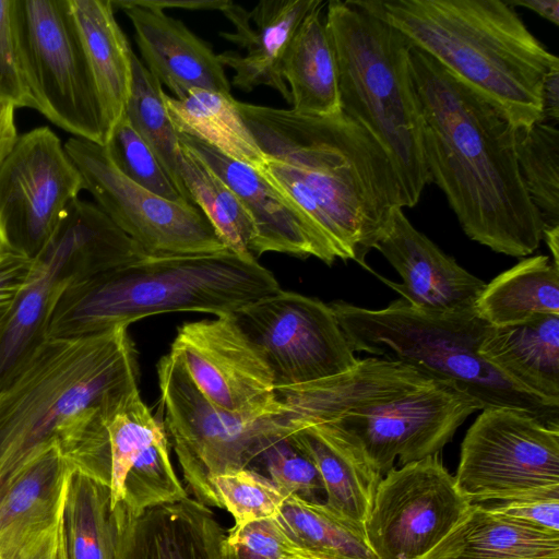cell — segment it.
I'll return each instance as SVG.
<instances>
[{"label":"cell","instance_id":"5b68a950","mask_svg":"<svg viewBox=\"0 0 559 559\" xmlns=\"http://www.w3.org/2000/svg\"><path fill=\"white\" fill-rule=\"evenodd\" d=\"M139 385L128 326L47 337L0 391V484L80 413Z\"/></svg>","mask_w":559,"mask_h":559},{"label":"cell","instance_id":"f6af8a7d","mask_svg":"<svg viewBox=\"0 0 559 559\" xmlns=\"http://www.w3.org/2000/svg\"><path fill=\"white\" fill-rule=\"evenodd\" d=\"M542 105L544 120L559 119V68L549 71L543 82Z\"/></svg>","mask_w":559,"mask_h":559},{"label":"cell","instance_id":"7bdbcfd3","mask_svg":"<svg viewBox=\"0 0 559 559\" xmlns=\"http://www.w3.org/2000/svg\"><path fill=\"white\" fill-rule=\"evenodd\" d=\"M34 260L0 250V330L26 285Z\"/></svg>","mask_w":559,"mask_h":559},{"label":"cell","instance_id":"ac0fdd59","mask_svg":"<svg viewBox=\"0 0 559 559\" xmlns=\"http://www.w3.org/2000/svg\"><path fill=\"white\" fill-rule=\"evenodd\" d=\"M218 409L261 414L276 401L273 374L231 313L182 324L169 352Z\"/></svg>","mask_w":559,"mask_h":559},{"label":"cell","instance_id":"7402d4cb","mask_svg":"<svg viewBox=\"0 0 559 559\" xmlns=\"http://www.w3.org/2000/svg\"><path fill=\"white\" fill-rule=\"evenodd\" d=\"M130 20L142 62L181 99L194 88L230 94L225 67L211 46L180 20L140 0H111Z\"/></svg>","mask_w":559,"mask_h":559},{"label":"cell","instance_id":"d590c367","mask_svg":"<svg viewBox=\"0 0 559 559\" xmlns=\"http://www.w3.org/2000/svg\"><path fill=\"white\" fill-rule=\"evenodd\" d=\"M515 154L525 190L545 226L559 225V131L546 121L514 128Z\"/></svg>","mask_w":559,"mask_h":559},{"label":"cell","instance_id":"681fc988","mask_svg":"<svg viewBox=\"0 0 559 559\" xmlns=\"http://www.w3.org/2000/svg\"><path fill=\"white\" fill-rule=\"evenodd\" d=\"M543 239L551 252L552 262L559 266V225L544 226Z\"/></svg>","mask_w":559,"mask_h":559},{"label":"cell","instance_id":"9c48e42d","mask_svg":"<svg viewBox=\"0 0 559 559\" xmlns=\"http://www.w3.org/2000/svg\"><path fill=\"white\" fill-rule=\"evenodd\" d=\"M166 432L138 385L73 417L59 430L57 443L73 467L108 487L111 509L120 503L136 515L189 497L173 466Z\"/></svg>","mask_w":559,"mask_h":559},{"label":"cell","instance_id":"d4e9b609","mask_svg":"<svg viewBox=\"0 0 559 559\" xmlns=\"http://www.w3.org/2000/svg\"><path fill=\"white\" fill-rule=\"evenodd\" d=\"M69 2L96 86L107 142L124 116L134 52L115 17L111 0Z\"/></svg>","mask_w":559,"mask_h":559},{"label":"cell","instance_id":"52a82bcc","mask_svg":"<svg viewBox=\"0 0 559 559\" xmlns=\"http://www.w3.org/2000/svg\"><path fill=\"white\" fill-rule=\"evenodd\" d=\"M329 306L354 353L411 366L467 394L481 409H520L559 425V405L527 392L479 354L481 342L493 326L475 308L435 312L404 298L376 310L342 300Z\"/></svg>","mask_w":559,"mask_h":559},{"label":"cell","instance_id":"1f68e13d","mask_svg":"<svg viewBox=\"0 0 559 559\" xmlns=\"http://www.w3.org/2000/svg\"><path fill=\"white\" fill-rule=\"evenodd\" d=\"M67 559H114L116 525L108 487L71 467L62 509Z\"/></svg>","mask_w":559,"mask_h":559},{"label":"cell","instance_id":"816d5d0a","mask_svg":"<svg viewBox=\"0 0 559 559\" xmlns=\"http://www.w3.org/2000/svg\"><path fill=\"white\" fill-rule=\"evenodd\" d=\"M296 559H321V558H318V557L311 556L309 554H306L304 551H300L298 554V556L296 557Z\"/></svg>","mask_w":559,"mask_h":559},{"label":"cell","instance_id":"9a60e30c","mask_svg":"<svg viewBox=\"0 0 559 559\" xmlns=\"http://www.w3.org/2000/svg\"><path fill=\"white\" fill-rule=\"evenodd\" d=\"M83 189L80 170L50 128L19 135L0 164V250L35 260Z\"/></svg>","mask_w":559,"mask_h":559},{"label":"cell","instance_id":"8992f818","mask_svg":"<svg viewBox=\"0 0 559 559\" xmlns=\"http://www.w3.org/2000/svg\"><path fill=\"white\" fill-rule=\"evenodd\" d=\"M342 112L362 126L388 153L405 207L429 183L423 116L412 70L409 40L354 0L326 2Z\"/></svg>","mask_w":559,"mask_h":559},{"label":"cell","instance_id":"83f0119b","mask_svg":"<svg viewBox=\"0 0 559 559\" xmlns=\"http://www.w3.org/2000/svg\"><path fill=\"white\" fill-rule=\"evenodd\" d=\"M289 439L316 465L324 487V503L364 527L382 475L359 450L322 424L306 427Z\"/></svg>","mask_w":559,"mask_h":559},{"label":"cell","instance_id":"44dd1931","mask_svg":"<svg viewBox=\"0 0 559 559\" xmlns=\"http://www.w3.org/2000/svg\"><path fill=\"white\" fill-rule=\"evenodd\" d=\"M114 559H228L227 532L215 513L192 498L134 515L114 509Z\"/></svg>","mask_w":559,"mask_h":559},{"label":"cell","instance_id":"e0dca14e","mask_svg":"<svg viewBox=\"0 0 559 559\" xmlns=\"http://www.w3.org/2000/svg\"><path fill=\"white\" fill-rule=\"evenodd\" d=\"M481 406L455 388L435 382L395 400L322 423L359 450L383 476L394 467L438 454Z\"/></svg>","mask_w":559,"mask_h":559},{"label":"cell","instance_id":"bcb514c9","mask_svg":"<svg viewBox=\"0 0 559 559\" xmlns=\"http://www.w3.org/2000/svg\"><path fill=\"white\" fill-rule=\"evenodd\" d=\"M15 107L0 103V164L14 146L19 134L15 126Z\"/></svg>","mask_w":559,"mask_h":559},{"label":"cell","instance_id":"603a6c76","mask_svg":"<svg viewBox=\"0 0 559 559\" xmlns=\"http://www.w3.org/2000/svg\"><path fill=\"white\" fill-rule=\"evenodd\" d=\"M321 0H263L248 11L234 1L221 10L234 25V32L221 36L240 49L218 55L225 68L234 70L230 85L251 92L264 85L275 90L288 104L290 93L282 74L283 59L306 15Z\"/></svg>","mask_w":559,"mask_h":559},{"label":"cell","instance_id":"6da1fadb","mask_svg":"<svg viewBox=\"0 0 559 559\" xmlns=\"http://www.w3.org/2000/svg\"><path fill=\"white\" fill-rule=\"evenodd\" d=\"M266 162L258 170L311 221L337 259L366 265L396 209L395 168L380 143L341 112L313 117L237 100Z\"/></svg>","mask_w":559,"mask_h":559},{"label":"cell","instance_id":"2e32d148","mask_svg":"<svg viewBox=\"0 0 559 559\" xmlns=\"http://www.w3.org/2000/svg\"><path fill=\"white\" fill-rule=\"evenodd\" d=\"M471 507L440 453L393 467L377 486L364 525L367 544L376 559H420Z\"/></svg>","mask_w":559,"mask_h":559},{"label":"cell","instance_id":"d6a6232c","mask_svg":"<svg viewBox=\"0 0 559 559\" xmlns=\"http://www.w3.org/2000/svg\"><path fill=\"white\" fill-rule=\"evenodd\" d=\"M276 519L306 554L321 559H376L364 527L324 502L289 496Z\"/></svg>","mask_w":559,"mask_h":559},{"label":"cell","instance_id":"4316f807","mask_svg":"<svg viewBox=\"0 0 559 559\" xmlns=\"http://www.w3.org/2000/svg\"><path fill=\"white\" fill-rule=\"evenodd\" d=\"M420 559H559V533L472 504L451 532Z\"/></svg>","mask_w":559,"mask_h":559},{"label":"cell","instance_id":"b9f144b4","mask_svg":"<svg viewBox=\"0 0 559 559\" xmlns=\"http://www.w3.org/2000/svg\"><path fill=\"white\" fill-rule=\"evenodd\" d=\"M483 506L525 525L559 533V499L511 501Z\"/></svg>","mask_w":559,"mask_h":559},{"label":"cell","instance_id":"cb8c5ba5","mask_svg":"<svg viewBox=\"0 0 559 559\" xmlns=\"http://www.w3.org/2000/svg\"><path fill=\"white\" fill-rule=\"evenodd\" d=\"M71 467L59 444L52 443L0 484V559L61 520Z\"/></svg>","mask_w":559,"mask_h":559},{"label":"cell","instance_id":"5bb4252c","mask_svg":"<svg viewBox=\"0 0 559 559\" xmlns=\"http://www.w3.org/2000/svg\"><path fill=\"white\" fill-rule=\"evenodd\" d=\"M231 316L263 356L275 388L334 377L360 360L329 304L317 298L281 289Z\"/></svg>","mask_w":559,"mask_h":559},{"label":"cell","instance_id":"8d00e7d4","mask_svg":"<svg viewBox=\"0 0 559 559\" xmlns=\"http://www.w3.org/2000/svg\"><path fill=\"white\" fill-rule=\"evenodd\" d=\"M221 509H226L235 525L276 518L287 498L267 477L252 468L218 474L211 479Z\"/></svg>","mask_w":559,"mask_h":559},{"label":"cell","instance_id":"f907efd6","mask_svg":"<svg viewBox=\"0 0 559 559\" xmlns=\"http://www.w3.org/2000/svg\"><path fill=\"white\" fill-rule=\"evenodd\" d=\"M228 543V542H227ZM228 559H264L246 549L228 544Z\"/></svg>","mask_w":559,"mask_h":559},{"label":"cell","instance_id":"30bf717a","mask_svg":"<svg viewBox=\"0 0 559 559\" xmlns=\"http://www.w3.org/2000/svg\"><path fill=\"white\" fill-rule=\"evenodd\" d=\"M143 257L96 204L74 200L34 260L31 276L0 330V391L47 338L51 312L71 284Z\"/></svg>","mask_w":559,"mask_h":559},{"label":"cell","instance_id":"836d02e7","mask_svg":"<svg viewBox=\"0 0 559 559\" xmlns=\"http://www.w3.org/2000/svg\"><path fill=\"white\" fill-rule=\"evenodd\" d=\"M180 145L181 179L192 204L205 215L227 249L245 260L258 261L250 253L253 223L237 195L197 153Z\"/></svg>","mask_w":559,"mask_h":559},{"label":"cell","instance_id":"e575fe53","mask_svg":"<svg viewBox=\"0 0 559 559\" xmlns=\"http://www.w3.org/2000/svg\"><path fill=\"white\" fill-rule=\"evenodd\" d=\"M164 93L158 80L133 53L132 85L124 117L155 154L181 197L192 204L181 179V145L166 110Z\"/></svg>","mask_w":559,"mask_h":559},{"label":"cell","instance_id":"f1b7e54d","mask_svg":"<svg viewBox=\"0 0 559 559\" xmlns=\"http://www.w3.org/2000/svg\"><path fill=\"white\" fill-rule=\"evenodd\" d=\"M320 1L302 20L283 59L282 74L292 97V110L331 117L342 112L336 62Z\"/></svg>","mask_w":559,"mask_h":559},{"label":"cell","instance_id":"8fae6325","mask_svg":"<svg viewBox=\"0 0 559 559\" xmlns=\"http://www.w3.org/2000/svg\"><path fill=\"white\" fill-rule=\"evenodd\" d=\"M454 475L472 504L559 499V425L524 411L481 409Z\"/></svg>","mask_w":559,"mask_h":559},{"label":"cell","instance_id":"60d3db41","mask_svg":"<svg viewBox=\"0 0 559 559\" xmlns=\"http://www.w3.org/2000/svg\"><path fill=\"white\" fill-rule=\"evenodd\" d=\"M227 542L264 559H296L301 551L276 518L235 525L227 532Z\"/></svg>","mask_w":559,"mask_h":559},{"label":"cell","instance_id":"4fadbf2b","mask_svg":"<svg viewBox=\"0 0 559 559\" xmlns=\"http://www.w3.org/2000/svg\"><path fill=\"white\" fill-rule=\"evenodd\" d=\"M64 150L97 206L147 257L227 250L205 215L192 204L166 200L126 177L103 145L70 138Z\"/></svg>","mask_w":559,"mask_h":559},{"label":"cell","instance_id":"f35d334b","mask_svg":"<svg viewBox=\"0 0 559 559\" xmlns=\"http://www.w3.org/2000/svg\"><path fill=\"white\" fill-rule=\"evenodd\" d=\"M264 465L267 477L286 496L324 502V487L320 474L310 457L289 439L267 448L258 460Z\"/></svg>","mask_w":559,"mask_h":559},{"label":"cell","instance_id":"7dc6e473","mask_svg":"<svg viewBox=\"0 0 559 559\" xmlns=\"http://www.w3.org/2000/svg\"><path fill=\"white\" fill-rule=\"evenodd\" d=\"M142 3L165 10L178 8L185 10H218L221 11L228 0H140Z\"/></svg>","mask_w":559,"mask_h":559},{"label":"cell","instance_id":"4dcf8cb0","mask_svg":"<svg viewBox=\"0 0 559 559\" xmlns=\"http://www.w3.org/2000/svg\"><path fill=\"white\" fill-rule=\"evenodd\" d=\"M475 311L493 328L559 316V266L547 255L523 259L486 284Z\"/></svg>","mask_w":559,"mask_h":559},{"label":"cell","instance_id":"c3c4849f","mask_svg":"<svg viewBox=\"0 0 559 559\" xmlns=\"http://www.w3.org/2000/svg\"><path fill=\"white\" fill-rule=\"evenodd\" d=\"M509 5L528 9L554 25H559V0H512Z\"/></svg>","mask_w":559,"mask_h":559},{"label":"cell","instance_id":"f546056e","mask_svg":"<svg viewBox=\"0 0 559 559\" xmlns=\"http://www.w3.org/2000/svg\"><path fill=\"white\" fill-rule=\"evenodd\" d=\"M163 100L178 133L257 169L266 162L231 94L194 88L181 99L164 93Z\"/></svg>","mask_w":559,"mask_h":559},{"label":"cell","instance_id":"ba28073f","mask_svg":"<svg viewBox=\"0 0 559 559\" xmlns=\"http://www.w3.org/2000/svg\"><path fill=\"white\" fill-rule=\"evenodd\" d=\"M165 428L194 499L219 507L212 477L251 468L272 444L317 424L318 404L306 385L275 388L276 401L264 413L240 415L218 409L198 390L170 354L157 364Z\"/></svg>","mask_w":559,"mask_h":559},{"label":"cell","instance_id":"ab89813d","mask_svg":"<svg viewBox=\"0 0 559 559\" xmlns=\"http://www.w3.org/2000/svg\"><path fill=\"white\" fill-rule=\"evenodd\" d=\"M0 103L35 109L21 59L16 0H0Z\"/></svg>","mask_w":559,"mask_h":559},{"label":"cell","instance_id":"d6986e66","mask_svg":"<svg viewBox=\"0 0 559 559\" xmlns=\"http://www.w3.org/2000/svg\"><path fill=\"white\" fill-rule=\"evenodd\" d=\"M178 136L226 182L248 212L254 227L250 247L254 259L265 252H280L316 257L328 265L334 263L337 258L322 234L257 168L234 160L194 138L182 133Z\"/></svg>","mask_w":559,"mask_h":559},{"label":"cell","instance_id":"74e56055","mask_svg":"<svg viewBox=\"0 0 559 559\" xmlns=\"http://www.w3.org/2000/svg\"><path fill=\"white\" fill-rule=\"evenodd\" d=\"M104 147L115 166L130 180L166 200L190 204L124 116L111 130Z\"/></svg>","mask_w":559,"mask_h":559},{"label":"cell","instance_id":"ffe728a7","mask_svg":"<svg viewBox=\"0 0 559 559\" xmlns=\"http://www.w3.org/2000/svg\"><path fill=\"white\" fill-rule=\"evenodd\" d=\"M374 249L397 271L403 283L383 281L417 308L435 312L471 310L486 286L417 230L402 207L394 211Z\"/></svg>","mask_w":559,"mask_h":559},{"label":"cell","instance_id":"484cf974","mask_svg":"<svg viewBox=\"0 0 559 559\" xmlns=\"http://www.w3.org/2000/svg\"><path fill=\"white\" fill-rule=\"evenodd\" d=\"M479 354L527 392L559 405V316L492 328Z\"/></svg>","mask_w":559,"mask_h":559},{"label":"cell","instance_id":"3957f363","mask_svg":"<svg viewBox=\"0 0 559 559\" xmlns=\"http://www.w3.org/2000/svg\"><path fill=\"white\" fill-rule=\"evenodd\" d=\"M354 2L400 31L510 121H545L542 88L559 59L501 0H372Z\"/></svg>","mask_w":559,"mask_h":559},{"label":"cell","instance_id":"ee69618b","mask_svg":"<svg viewBox=\"0 0 559 559\" xmlns=\"http://www.w3.org/2000/svg\"><path fill=\"white\" fill-rule=\"evenodd\" d=\"M7 559H67L62 520Z\"/></svg>","mask_w":559,"mask_h":559},{"label":"cell","instance_id":"7a4b0ae2","mask_svg":"<svg viewBox=\"0 0 559 559\" xmlns=\"http://www.w3.org/2000/svg\"><path fill=\"white\" fill-rule=\"evenodd\" d=\"M430 181L472 240L511 257L532 254L544 222L523 185L514 128L491 103L412 46Z\"/></svg>","mask_w":559,"mask_h":559},{"label":"cell","instance_id":"277c9868","mask_svg":"<svg viewBox=\"0 0 559 559\" xmlns=\"http://www.w3.org/2000/svg\"><path fill=\"white\" fill-rule=\"evenodd\" d=\"M281 290L274 274L229 249L143 257L71 284L57 301L47 337H81L175 311L233 313Z\"/></svg>","mask_w":559,"mask_h":559},{"label":"cell","instance_id":"7c38bea8","mask_svg":"<svg viewBox=\"0 0 559 559\" xmlns=\"http://www.w3.org/2000/svg\"><path fill=\"white\" fill-rule=\"evenodd\" d=\"M16 16L35 109L74 138L104 146L102 108L69 0H16Z\"/></svg>","mask_w":559,"mask_h":559}]
</instances>
